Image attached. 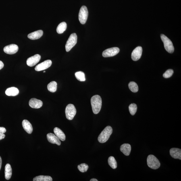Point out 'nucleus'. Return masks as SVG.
Returning a JSON list of instances; mask_svg holds the SVG:
<instances>
[{
	"instance_id": "14",
	"label": "nucleus",
	"mask_w": 181,
	"mask_h": 181,
	"mask_svg": "<svg viewBox=\"0 0 181 181\" xmlns=\"http://www.w3.org/2000/svg\"><path fill=\"white\" fill-rule=\"evenodd\" d=\"M47 138L48 141L51 143L56 144L59 146L61 145L60 140L55 134L50 133L47 134Z\"/></svg>"
},
{
	"instance_id": "28",
	"label": "nucleus",
	"mask_w": 181,
	"mask_h": 181,
	"mask_svg": "<svg viewBox=\"0 0 181 181\" xmlns=\"http://www.w3.org/2000/svg\"><path fill=\"white\" fill-rule=\"evenodd\" d=\"M129 110L130 114L132 115H134L137 111V105L134 103L131 104L129 106Z\"/></svg>"
},
{
	"instance_id": "4",
	"label": "nucleus",
	"mask_w": 181,
	"mask_h": 181,
	"mask_svg": "<svg viewBox=\"0 0 181 181\" xmlns=\"http://www.w3.org/2000/svg\"><path fill=\"white\" fill-rule=\"evenodd\" d=\"M161 38L163 42L165 49L169 53H172L174 51V47L171 40L164 35L161 34Z\"/></svg>"
},
{
	"instance_id": "35",
	"label": "nucleus",
	"mask_w": 181,
	"mask_h": 181,
	"mask_svg": "<svg viewBox=\"0 0 181 181\" xmlns=\"http://www.w3.org/2000/svg\"><path fill=\"white\" fill-rule=\"evenodd\" d=\"M90 181H98V180L97 179L95 178H92L90 180Z\"/></svg>"
},
{
	"instance_id": "36",
	"label": "nucleus",
	"mask_w": 181,
	"mask_h": 181,
	"mask_svg": "<svg viewBox=\"0 0 181 181\" xmlns=\"http://www.w3.org/2000/svg\"><path fill=\"white\" fill-rule=\"evenodd\" d=\"M45 72H46V71H44V72H43V73H45Z\"/></svg>"
},
{
	"instance_id": "21",
	"label": "nucleus",
	"mask_w": 181,
	"mask_h": 181,
	"mask_svg": "<svg viewBox=\"0 0 181 181\" xmlns=\"http://www.w3.org/2000/svg\"><path fill=\"white\" fill-rule=\"evenodd\" d=\"M12 171L11 166L9 164H7L5 167V177L7 180H9L12 176Z\"/></svg>"
},
{
	"instance_id": "15",
	"label": "nucleus",
	"mask_w": 181,
	"mask_h": 181,
	"mask_svg": "<svg viewBox=\"0 0 181 181\" xmlns=\"http://www.w3.org/2000/svg\"><path fill=\"white\" fill-rule=\"evenodd\" d=\"M43 31L42 30L37 31L29 34L28 37L32 40L39 39L43 35Z\"/></svg>"
},
{
	"instance_id": "7",
	"label": "nucleus",
	"mask_w": 181,
	"mask_h": 181,
	"mask_svg": "<svg viewBox=\"0 0 181 181\" xmlns=\"http://www.w3.org/2000/svg\"><path fill=\"white\" fill-rule=\"evenodd\" d=\"M88 16V11L85 6H83L81 7L79 13V19L81 23L84 24L87 21Z\"/></svg>"
},
{
	"instance_id": "19",
	"label": "nucleus",
	"mask_w": 181,
	"mask_h": 181,
	"mask_svg": "<svg viewBox=\"0 0 181 181\" xmlns=\"http://www.w3.org/2000/svg\"><path fill=\"white\" fill-rule=\"evenodd\" d=\"M54 132L56 136L61 141H64L65 140V134L63 131L58 128H55L54 129Z\"/></svg>"
},
{
	"instance_id": "8",
	"label": "nucleus",
	"mask_w": 181,
	"mask_h": 181,
	"mask_svg": "<svg viewBox=\"0 0 181 181\" xmlns=\"http://www.w3.org/2000/svg\"><path fill=\"white\" fill-rule=\"evenodd\" d=\"M120 50L118 47H114L105 50L103 52L102 55L104 57H107L114 56L118 54Z\"/></svg>"
},
{
	"instance_id": "25",
	"label": "nucleus",
	"mask_w": 181,
	"mask_h": 181,
	"mask_svg": "<svg viewBox=\"0 0 181 181\" xmlns=\"http://www.w3.org/2000/svg\"><path fill=\"white\" fill-rule=\"evenodd\" d=\"M108 163L112 168L115 169L117 167V163L115 158L113 156H110L108 159Z\"/></svg>"
},
{
	"instance_id": "32",
	"label": "nucleus",
	"mask_w": 181,
	"mask_h": 181,
	"mask_svg": "<svg viewBox=\"0 0 181 181\" xmlns=\"http://www.w3.org/2000/svg\"><path fill=\"white\" fill-rule=\"evenodd\" d=\"M5 135L3 133H0V140H2L5 137Z\"/></svg>"
},
{
	"instance_id": "30",
	"label": "nucleus",
	"mask_w": 181,
	"mask_h": 181,
	"mask_svg": "<svg viewBox=\"0 0 181 181\" xmlns=\"http://www.w3.org/2000/svg\"><path fill=\"white\" fill-rule=\"evenodd\" d=\"M173 71L171 69H169L166 71L165 72L163 75V77L165 78H170L172 76L173 74Z\"/></svg>"
},
{
	"instance_id": "29",
	"label": "nucleus",
	"mask_w": 181,
	"mask_h": 181,
	"mask_svg": "<svg viewBox=\"0 0 181 181\" xmlns=\"http://www.w3.org/2000/svg\"><path fill=\"white\" fill-rule=\"evenodd\" d=\"M78 168L80 172H85L87 171L89 166L88 165L86 164L82 163L78 166Z\"/></svg>"
},
{
	"instance_id": "13",
	"label": "nucleus",
	"mask_w": 181,
	"mask_h": 181,
	"mask_svg": "<svg viewBox=\"0 0 181 181\" xmlns=\"http://www.w3.org/2000/svg\"><path fill=\"white\" fill-rule=\"evenodd\" d=\"M29 105L32 108L38 109L42 106L43 102L41 100L33 98L30 100Z\"/></svg>"
},
{
	"instance_id": "24",
	"label": "nucleus",
	"mask_w": 181,
	"mask_h": 181,
	"mask_svg": "<svg viewBox=\"0 0 181 181\" xmlns=\"http://www.w3.org/2000/svg\"><path fill=\"white\" fill-rule=\"evenodd\" d=\"M48 90L49 91L51 92H55L56 91L57 89V84L56 82L55 81H52L50 82L49 83L48 85L47 86Z\"/></svg>"
},
{
	"instance_id": "11",
	"label": "nucleus",
	"mask_w": 181,
	"mask_h": 181,
	"mask_svg": "<svg viewBox=\"0 0 181 181\" xmlns=\"http://www.w3.org/2000/svg\"><path fill=\"white\" fill-rule=\"evenodd\" d=\"M52 63L51 60H47L37 65L35 67V70L38 72L45 70L51 67Z\"/></svg>"
},
{
	"instance_id": "16",
	"label": "nucleus",
	"mask_w": 181,
	"mask_h": 181,
	"mask_svg": "<svg viewBox=\"0 0 181 181\" xmlns=\"http://www.w3.org/2000/svg\"><path fill=\"white\" fill-rule=\"evenodd\" d=\"M171 156L174 159L181 160V150L178 148H172L170 150Z\"/></svg>"
},
{
	"instance_id": "26",
	"label": "nucleus",
	"mask_w": 181,
	"mask_h": 181,
	"mask_svg": "<svg viewBox=\"0 0 181 181\" xmlns=\"http://www.w3.org/2000/svg\"><path fill=\"white\" fill-rule=\"evenodd\" d=\"M128 87L133 92L136 93L138 91V88L137 84L134 82H130L128 84Z\"/></svg>"
},
{
	"instance_id": "6",
	"label": "nucleus",
	"mask_w": 181,
	"mask_h": 181,
	"mask_svg": "<svg viewBox=\"0 0 181 181\" xmlns=\"http://www.w3.org/2000/svg\"><path fill=\"white\" fill-rule=\"evenodd\" d=\"M76 112V109L74 105L69 104L67 106L65 110V113L67 118L68 120H73Z\"/></svg>"
},
{
	"instance_id": "27",
	"label": "nucleus",
	"mask_w": 181,
	"mask_h": 181,
	"mask_svg": "<svg viewBox=\"0 0 181 181\" xmlns=\"http://www.w3.org/2000/svg\"><path fill=\"white\" fill-rule=\"evenodd\" d=\"M75 76L77 79L81 82H84L85 81V75L84 73L82 72H78L75 73Z\"/></svg>"
},
{
	"instance_id": "20",
	"label": "nucleus",
	"mask_w": 181,
	"mask_h": 181,
	"mask_svg": "<svg viewBox=\"0 0 181 181\" xmlns=\"http://www.w3.org/2000/svg\"><path fill=\"white\" fill-rule=\"evenodd\" d=\"M19 90L18 88L15 87L9 88L6 90V95L8 96H16L19 93Z\"/></svg>"
},
{
	"instance_id": "5",
	"label": "nucleus",
	"mask_w": 181,
	"mask_h": 181,
	"mask_svg": "<svg viewBox=\"0 0 181 181\" xmlns=\"http://www.w3.org/2000/svg\"><path fill=\"white\" fill-rule=\"evenodd\" d=\"M77 42V36L75 33L71 35L65 45V49L67 52H69L76 45Z\"/></svg>"
},
{
	"instance_id": "23",
	"label": "nucleus",
	"mask_w": 181,
	"mask_h": 181,
	"mask_svg": "<svg viewBox=\"0 0 181 181\" xmlns=\"http://www.w3.org/2000/svg\"><path fill=\"white\" fill-rule=\"evenodd\" d=\"M34 181H52L51 176H40L35 177L33 180Z\"/></svg>"
},
{
	"instance_id": "31",
	"label": "nucleus",
	"mask_w": 181,
	"mask_h": 181,
	"mask_svg": "<svg viewBox=\"0 0 181 181\" xmlns=\"http://www.w3.org/2000/svg\"><path fill=\"white\" fill-rule=\"evenodd\" d=\"M6 132V130L4 127H0V133L4 134Z\"/></svg>"
},
{
	"instance_id": "3",
	"label": "nucleus",
	"mask_w": 181,
	"mask_h": 181,
	"mask_svg": "<svg viewBox=\"0 0 181 181\" xmlns=\"http://www.w3.org/2000/svg\"><path fill=\"white\" fill-rule=\"evenodd\" d=\"M148 166L153 169H157L160 166V163L158 160L154 156L150 155L148 156L147 158Z\"/></svg>"
},
{
	"instance_id": "22",
	"label": "nucleus",
	"mask_w": 181,
	"mask_h": 181,
	"mask_svg": "<svg viewBox=\"0 0 181 181\" xmlns=\"http://www.w3.org/2000/svg\"><path fill=\"white\" fill-rule=\"evenodd\" d=\"M67 28V24L65 22H63L61 23L57 26V31L58 34H62L65 31Z\"/></svg>"
},
{
	"instance_id": "9",
	"label": "nucleus",
	"mask_w": 181,
	"mask_h": 181,
	"mask_svg": "<svg viewBox=\"0 0 181 181\" xmlns=\"http://www.w3.org/2000/svg\"><path fill=\"white\" fill-rule=\"evenodd\" d=\"M18 45L15 44H11L4 48L3 51L7 54L13 55L16 53L18 51Z\"/></svg>"
},
{
	"instance_id": "34",
	"label": "nucleus",
	"mask_w": 181,
	"mask_h": 181,
	"mask_svg": "<svg viewBox=\"0 0 181 181\" xmlns=\"http://www.w3.org/2000/svg\"><path fill=\"white\" fill-rule=\"evenodd\" d=\"M1 165H2V159H1V156H0V170H1Z\"/></svg>"
},
{
	"instance_id": "2",
	"label": "nucleus",
	"mask_w": 181,
	"mask_h": 181,
	"mask_svg": "<svg viewBox=\"0 0 181 181\" xmlns=\"http://www.w3.org/2000/svg\"><path fill=\"white\" fill-rule=\"evenodd\" d=\"M112 128L110 126H108L106 127L98 136V141L101 143L106 142L112 134Z\"/></svg>"
},
{
	"instance_id": "33",
	"label": "nucleus",
	"mask_w": 181,
	"mask_h": 181,
	"mask_svg": "<svg viewBox=\"0 0 181 181\" xmlns=\"http://www.w3.org/2000/svg\"><path fill=\"white\" fill-rule=\"evenodd\" d=\"M4 64L2 61H0V70L3 68Z\"/></svg>"
},
{
	"instance_id": "1",
	"label": "nucleus",
	"mask_w": 181,
	"mask_h": 181,
	"mask_svg": "<svg viewBox=\"0 0 181 181\" xmlns=\"http://www.w3.org/2000/svg\"><path fill=\"white\" fill-rule=\"evenodd\" d=\"M92 110L95 114H97L101 110L102 101L101 98L98 95H94L90 100Z\"/></svg>"
},
{
	"instance_id": "12",
	"label": "nucleus",
	"mask_w": 181,
	"mask_h": 181,
	"mask_svg": "<svg viewBox=\"0 0 181 181\" xmlns=\"http://www.w3.org/2000/svg\"><path fill=\"white\" fill-rule=\"evenodd\" d=\"M142 50L141 47H136L132 53L131 57L133 61H136L138 60L141 57Z\"/></svg>"
},
{
	"instance_id": "17",
	"label": "nucleus",
	"mask_w": 181,
	"mask_h": 181,
	"mask_svg": "<svg viewBox=\"0 0 181 181\" xmlns=\"http://www.w3.org/2000/svg\"><path fill=\"white\" fill-rule=\"evenodd\" d=\"M22 126L24 129L29 134H31L33 130L32 125L29 121L24 120L22 122Z\"/></svg>"
},
{
	"instance_id": "10",
	"label": "nucleus",
	"mask_w": 181,
	"mask_h": 181,
	"mask_svg": "<svg viewBox=\"0 0 181 181\" xmlns=\"http://www.w3.org/2000/svg\"><path fill=\"white\" fill-rule=\"evenodd\" d=\"M41 58V56L38 54L29 58L27 61V65L31 67L35 66L39 62Z\"/></svg>"
},
{
	"instance_id": "18",
	"label": "nucleus",
	"mask_w": 181,
	"mask_h": 181,
	"mask_svg": "<svg viewBox=\"0 0 181 181\" xmlns=\"http://www.w3.org/2000/svg\"><path fill=\"white\" fill-rule=\"evenodd\" d=\"M120 150L125 155L129 156L131 150V147L129 144H124L120 146Z\"/></svg>"
}]
</instances>
